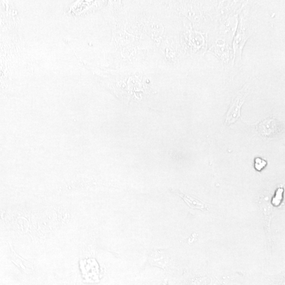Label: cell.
Instances as JSON below:
<instances>
[{
  "mask_svg": "<svg viewBox=\"0 0 285 285\" xmlns=\"http://www.w3.org/2000/svg\"><path fill=\"white\" fill-rule=\"evenodd\" d=\"M241 10V12L239 13L238 27L232 42V66L237 67L240 66L241 63V55L244 46L248 39L254 34L255 29L248 7L245 8L243 5Z\"/></svg>",
  "mask_w": 285,
  "mask_h": 285,
  "instance_id": "cell-1",
  "label": "cell"
},
{
  "mask_svg": "<svg viewBox=\"0 0 285 285\" xmlns=\"http://www.w3.org/2000/svg\"><path fill=\"white\" fill-rule=\"evenodd\" d=\"M230 48L229 46V43L224 40H217L214 45L212 46L210 49L209 51L211 52L212 53L217 56H219L221 60L224 63H227L230 62V59L233 60V54L230 53Z\"/></svg>",
  "mask_w": 285,
  "mask_h": 285,
  "instance_id": "cell-3",
  "label": "cell"
},
{
  "mask_svg": "<svg viewBox=\"0 0 285 285\" xmlns=\"http://www.w3.org/2000/svg\"><path fill=\"white\" fill-rule=\"evenodd\" d=\"M182 197L186 203L191 207L200 209L201 210L207 209V204L199 199L186 196H182Z\"/></svg>",
  "mask_w": 285,
  "mask_h": 285,
  "instance_id": "cell-5",
  "label": "cell"
},
{
  "mask_svg": "<svg viewBox=\"0 0 285 285\" xmlns=\"http://www.w3.org/2000/svg\"><path fill=\"white\" fill-rule=\"evenodd\" d=\"M266 162L263 159H261L260 158H257L255 159V168L257 170L260 171L265 166Z\"/></svg>",
  "mask_w": 285,
  "mask_h": 285,
  "instance_id": "cell-6",
  "label": "cell"
},
{
  "mask_svg": "<svg viewBox=\"0 0 285 285\" xmlns=\"http://www.w3.org/2000/svg\"><path fill=\"white\" fill-rule=\"evenodd\" d=\"M277 121L273 118H267L258 125V131L263 136H268L274 134L278 129Z\"/></svg>",
  "mask_w": 285,
  "mask_h": 285,
  "instance_id": "cell-4",
  "label": "cell"
},
{
  "mask_svg": "<svg viewBox=\"0 0 285 285\" xmlns=\"http://www.w3.org/2000/svg\"><path fill=\"white\" fill-rule=\"evenodd\" d=\"M250 87L247 83L237 92L232 99L226 115L225 123L228 125L235 123L241 117V108L249 93Z\"/></svg>",
  "mask_w": 285,
  "mask_h": 285,
  "instance_id": "cell-2",
  "label": "cell"
}]
</instances>
